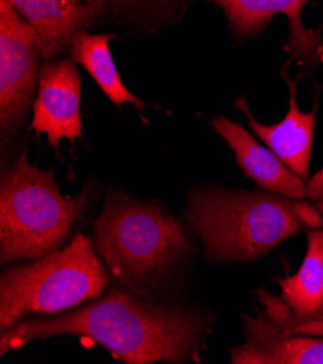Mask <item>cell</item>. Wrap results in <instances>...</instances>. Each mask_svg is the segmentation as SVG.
<instances>
[{
  "label": "cell",
  "instance_id": "4fadbf2b",
  "mask_svg": "<svg viewBox=\"0 0 323 364\" xmlns=\"http://www.w3.org/2000/svg\"><path fill=\"white\" fill-rule=\"evenodd\" d=\"M219 5L234 32L249 36L260 32L275 15H285L292 23V40L285 47L293 55L313 54L316 36L303 28L302 9L307 0H210Z\"/></svg>",
  "mask_w": 323,
  "mask_h": 364
},
{
  "label": "cell",
  "instance_id": "5bb4252c",
  "mask_svg": "<svg viewBox=\"0 0 323 364\" xmlns=\"http://www.w3.org/2000/svg\"><path fill=\"white\" fill-rule=\"evenodd\" d=\"M111 40L112 35L109 33L79 31L71 41V58L89 73L111 102L116 106L131 103L141 111L143 103L125 86L119 76L109 48Z\"/></svg>",
  "mask_w": 323,
  "mask_h": 364
},
{
  "label": "cell",
  "instance_id": "ba28073f",
  "mask_svg": "<svg viewBox=\"0 0 323 364\" xmlns=\"http://www.w3.org/2000/svg\"><path fill=\"white\" fill-rule=\"evenodd\" d=\"M280 296L258 290L263 312L285 330L313 319L323 311V227L307 231V251L295 276L275 279Z\"/></svg>",
  "mask_w": 323,
  "mask_h": 364
},
{
  "label": "cell",
  "instance_id": "ac0fdd59",
  "mask_svg": "<svg viewBox=\"0 0 323 364\" xmlns=\"http://www.w3.org/2000/svg\"><path fill=\"white\" fill-rule=\"evenodd\" d=\"M73 2H80V4H86V2H92V0H73Z\"/></svg>",
  "mask_w": 323,
  "mask_h": 364
},
{
  "label": "cell",
  "instance_id": "6da1fadb",
  "mask_svg": "<svg viewBox=\"0 0 323 364\" xmlns=\"http://www.w3.org/2000/svg\"><path fill=\"white\" fill-rule=\"evenodd\" d=\"M209 319L195 309L155 305L121 290L55 316L22 319L0 334V354L54 336H79L129 364L185 363L206 334Z\"/></svg>",
  "mask_w": 323,
  "mask_h": 364
},
{
  "label": "cell",
  "instance_id": "5b68a950",
  "mask_svg": "<svg viewBox=\"0 0 323 364\" xmlns=\"http://www.w3.org/2000/svg\"><path fill=\"white\" fill-rule=\"evenodd\" d=\"M93 244L79 232L45 257L5 270L0 276V334L28 315H57L102 298L109 274Z\"/></svg>",
  "mask_w": 323,
  "mask_h": 364
},
{
  "label": "cell",
  "instance_id": "30bf717a",
  "mask_svg": "<svg viewBox=\"0 0 323 364\" xmlns=\"http://www.w3.org/2000/svg\"><path fill=\"white\" fill-rule=\"evenodd\" d=\"M212 127L232 149L238 166L248 178L273 193L296 200L306 199L305 180L239 124L219 117L212 121Z\"/></svg>",
  "mask_w": 323,
  "mask_h": 364
},
{
  "label": "cell",
  "instance_id": "3957f363",
  "mask_svg": "<svg viewBox=\"0 0 323 364\" xmlns=\"http://www.w3.org/2000/svg\"><path fill=\"white\" fill-rule=\"evenodd\" d=\"M89 188L62 196L54 173L28 161L23 151L0 185V262L38 260L61 248L89 202Z\"/></svg>",
  "mask_w": 323,
  "mask_h": 364
},
{
  "label": "cell",
  "instance_id": "7c38bea8",
  "mask_svg": "<svg viewBox=\"0 0 323 364\" xmlns=\"http://www.w3.org/2000/svg\"><path fill=\"white\" fill-rule=\"evenodd\" d=\"M281 77L287 83V87H289L290 92L289 112H287L281 122L274 125H263L251 114L248 103L243 97H238L235 103L239 111L248 117L249 128L257 134L261 141H264L267 147L285 166H289L299 177L306 181L309 178V163L317 107L314 106L313 111L307 114L302 112L296 99L297 82L292 80L284 71H281Z\"/></svg>",
  "mask_w": 323,
  "mask_h": 364
},
{
  "label": "cell",
  "instance_id": "52a82bcc",
  "mask_svg": "<svg viewBox=\"0 0 323 364\" xmlns=\"http://www.w3.org/2000/svg\"><path fill=\"white\" fill-rule=\"evenodd\" d=\"M82 77L71 60H48L40 70L38 93L32 103L31 129L45 134L53 149L61 139L75 142L83 135Z\"/></svg>",
  "mask_w": 323,
  "mask_h": 364
},
{
  "label": "cell",
  "instance_id": "2e32d148",
  "mask_svg": "<svg viewBox=\"0 0 323 364\" xmlns=\"http://www.w3.org/2000/svg\"><path fill=\"white\" fill-rule=\"evenodd\" d=\"M323 193V168L319 170L306 183V199L317 200Z\"/></svg>",
  "mask_w": 323,
  "mask_h": 364
},
{
  "label": "cell",
  "instance_id": "7a4b0ae2",
  "mask_svg": "<svg viewBox=\"0 0 323 364\" xmlns=\"http://www.w3.org/2000/svg\"><path fill=\"white\" fill-rule=\"evenodd\" d=\"M187 218L214 262L257 260L297 232L323 227L316 206L277 193L196 189Z\"/></svg>",
  "mask_w": 323,
  "mask_h": 364
},
{
  "label": "cell",
  "instance_id": "8992f818",
  "mask_svg": "<svg viewBox=\"0 0 323 364\" xmlns=\"http://www.w3.org/2000/svg\"><path fill=\"white\" fill-rule=\"evenodd\" d=\"M43 47L38 33L0 0V127L12 134L23 124L40 79Z\"/></svg>",
  "mask_w": 323,
  "mask_h": 364
},
{
  "label": "cell",
  "instance_id": "277c9868",
  "mask_svg": "<svg viewBox=\"0 0 323 364\" xmlns=\"http://www.w3.org/2000/svg\"><path fill=\"white\" fill-rule=\"evenodd\" d=\"M93 231L103 264L132 290L146 286L189 250L186 232L174 216L114 189L93 223Z\"/></svg>",
  "mask_w": 323,
  "mask_h": 364
},
{
  "label": "cell",
  "instance_id": "9c48e42d",
  "mask_svg": "<svg viewBox=\"0 0 323 364\" xmlns=\"http://www.w3.org/2000/svg\"><path fill=\"white\" fill-rule=\"evenodd\" d=\"M245 343L232 348V364H323V337L287 331L264 312L243 316Z\"/></svg>",
  "mask_w": 323,
  "mask_h": 364
},
{
  "label": "cell",
  "instance_id": "e0dca14e",
  "mask_svg": "<svg viewBox=\"0 0 323 364\" xmlns=\"http://www.w3.org/2000/svg\"><path fill=\"white\" fill-rule=\"evenodd\" d=\"M316 208H317V210H319V212L322 213V216H323V193H322V196L317 199Z\"/></svg>",
  "mask_w": 323,
  "mask_h": 364
},
{
  "label": "cell",
  "instance_id": "8fae6325",
  "mask_svg": "<svg viewBox=\"0 0 323 364\" xmlns=\"http://www.w3.org/2000/svg\"><path fill=\"white\" fill-rule=\"evenodd\" d=\"M15 11L38 33L45 60L65 53L73 36L90 26L106 0L80 4L73 0H8Z\"/></svg>",
  "mask_w": 323,
  "mask_h": 364
},
{
  "label": "cell",
  "instance_id": "9a60e30c",
  "mask_svg": "<svg viewBox=\"0 0 323 364\" xmlns=\"http://www.w3.org/2000/svg\"><path fill=\"white\" fill-rule=\"evenodd\" d=\"M289 331V330H287ZM289 333L295 334H305V336H320L323 337V311L314 316L313 319L296 326V328L290 330Z\"/></svg>",
  "mask_w": 323,
  "mask_h": 364
}]
</instances>
